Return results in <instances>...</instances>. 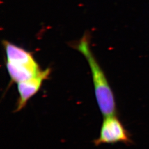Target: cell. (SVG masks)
<instances>
[{"label":"cell","mask_w":149,"mask_h":149,"mask_svg":"<svg viewBox=\"0 0 149 149\" xmlns=\"http://www.w3.org/2000/svg\"><path fill=\"white\" fill-rule=\"evenodd\" d=\"M88 36L85 35L75 45V48L85 57L90 67L96 100L104 117L116 113V104L113 91L104 72L91 50Z\"/></svg>","instance_id":"cell-1"},{"label":"cell","mask_w":149,"mask_h":149,"mask_svg":"<svg viewBox=\"0 0 149 149\" xmlns=\"http://www.w3.org/2000/svg\"><path fill=\"white\" fill-rule=\"evenodd\" d=\"M96 146L103 144H114L122 143H132L130 134L116 115L104 117L102 124L100 136L93 140Z\"/></svg>","instance_id":"cell-2"},{"label":"cell","mask_w":149,"mask_h":149,"mask_svg":"<svg viewBox=\"0 0 149 149\" xmlns=\"http://www.w3.org/2000/svg\"><path fill=\"white\" fill-rule=\"evenodd\" d=\"M3 45L6 54V66L24 71L42 70L29 52L7 40L3 41Z\"/></svg>","instance_id":"cell-3"},{"label":"cell","mask_w":149,"mask_h":149,"mask_svg":"<svg viewBox=\"0 0 149 149\" xmlns=\"http://www.w3.org/2000/svg\"><path fill=\"white\" fill-rule=\"evenodd\" d=\"M50 72L51 70L48 68L33 78L18 83L19 98L15 112H19L26 107L29 100L40 90L43 81L48 79Z\"/></svg>","instance_id":"cell-4"}]
</instances>
